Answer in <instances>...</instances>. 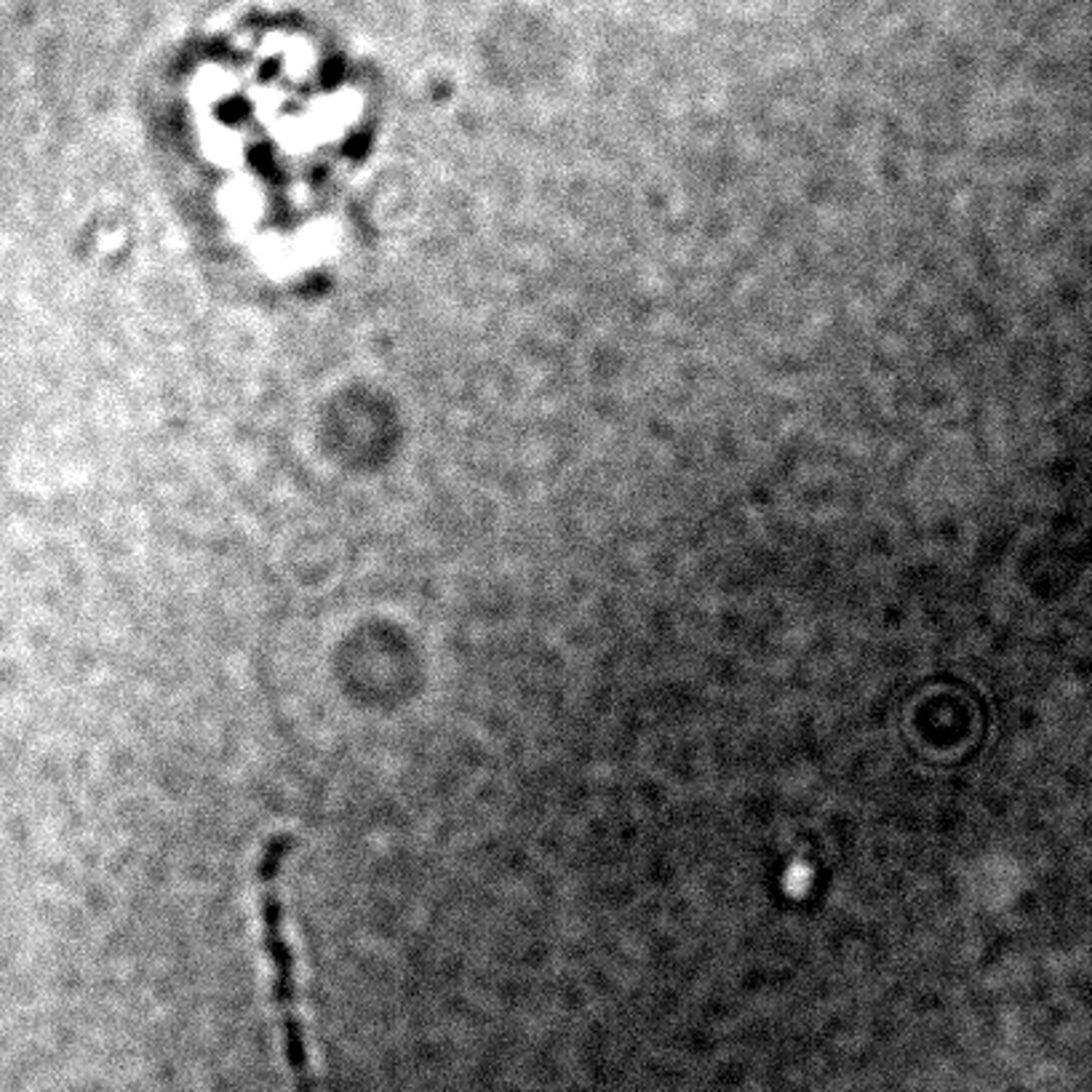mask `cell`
Segmentation results:
<instances>
[{"mask_svg":"<svg viewBox=\"0 0 1092 1092\" xmlns=\"http://www.w3.org/2000/svg\"><path fill=\"white\" fill-rule=\"evenodd\" d=\"M291 847H294L291 834H273L265 841L262 861L256 868L259 895H262V935H265V951H267L270 972H273V1002H276V1010L280 1015L283 1052H286V1061L291 1068L294 1092H315L310 1061H307L305 1031H303V1020H300V1004H297L294 956H291V945H289L286 927H283V900H280V868L286 863Z\"/></svg>","mask_w":1092,"mask_h":1092,"instance_id":"obj_1","label":"cell"}]
</instances>
